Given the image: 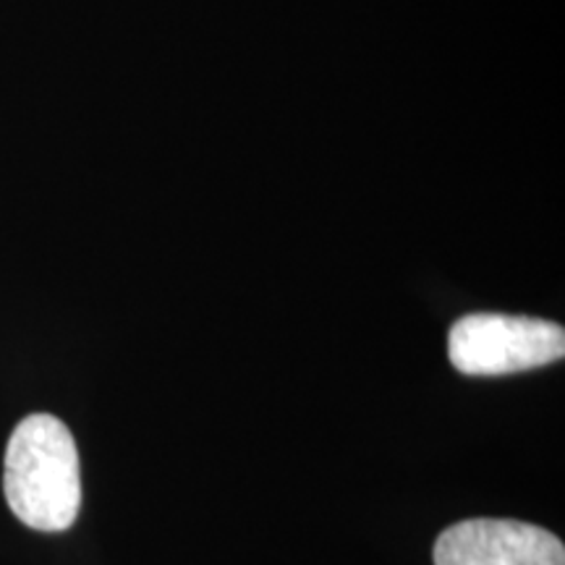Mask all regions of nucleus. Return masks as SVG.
<instances>
[{"mask_svg": "<svg viewBox=\"0 0 565 565\" xmlns=\"http://www.w3.org/2000/svg\"><path fill=\"white\" fill-rule=\"evenodd\" d=\"M435 565H565V547L524 521L471 519L440 534Z\"/></svg>", "mask_w": 565, "mask_h": 565, "instance_id": "3", "label": "nucleus"}, {"mask_svg": "<svg viewBox=\"0 0 565 565\" xmlns=\"http://www.w3.org/2000/svg\"><path fill=\"white\" fill-rule=\"evenodd\" d=\"M561 324L513 315H466L448 333L450 364L471 377L529 372L561 362Z\"/></svg>", "mask_w": 565, "mask_h": 565, "instance_id": "2", "label": "nucleus"}, {"mask_svg": "<svg viewBox=\"0 0 565 565\" xmlns=\"http://www.w3.org/2000/svg\"><path fill=\"white\" fill-rule=\"evenodd\" d=\"M3 492L13 515L38 532H66L82 508L74 435L51 414H32L6 448Z\"/></svg>", "mask_w": 565, "mask_h": 565, "instance_id": "1", "label": "nucleus"}]
</instances>
